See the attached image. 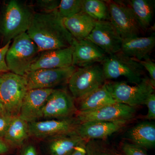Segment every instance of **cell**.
<instances>
[{"instance_id":"1","label":"cell","mask_w":155,"mask_h":155,"mask_svg":"<svg viewBox=\"0 0 155 155\" xmlns=\"http://www.w3.org/2000/svg\"><path fill=\"white\" fill-rule=\"evenodd\" d=\"M26 33L40 52L69 47L75 40L64 26L58 10L48 13L34 12Z\"/></svg>"},{"instance_id":"2","label":"cell","mask_w":155,"mask_h":155,"mask_svg":"<svg viewBox=\"0 0 155 155\" xmlns=\"http://www.w3.org/2000/svg\"><path fill=\"white\" fill-rule=\"evenodd\" d=\"M34 12L17 0H11L3 8L0 17V36L7 44L15 37L27 32Z\"/></svg>"},{"instance_id":"3","label":"cell","mask_w":155,"mask_h":155,"mask_svg":"<svg viewBox=\"0 0 155 155\" xmlns=\"http://www.w3.org/2000/svg\"><path fill=\"white\" fill-rule=\"evenodd\" d=\"M40 52L26 32L15 37L5 56L10 72L24 76Z\"/></svg>"},{"instance_id":"4","label":"cell","mask_w":155,"mask_h":155,"mask_svg":"<svg viewBox=\"0 0 155 155\" xmlns=\"http://www.w3.org/2000/svg\"><path fill=\"white\" fill-rule=\"evenodd\" d=\"M28 90L24 76L11 72L0 74V102L5 112L11 116H19Z\"/></svg>"},{"instance_id":"5","label":"cell","mask_w":155,"mask_h":155,"mask_svg":"<svg viewBox=\"0 0 155 155\" xmlns=\"http://www.w3.org/2000/svg\"><path fill=\"white\" fill-rule=\"evenodd\" d=\"M101 64L106 80L123 76L130 83L137 84L143 78L144 68L141 64L121 52L107 55Z\"/></svg>"},{"instance_id":"6","label":"cell","mask_w":155,"mask_h":155,"mask_svg":"<svg viewBox=\"0 0 155 155\" xmlns=\"http://www.w3.org/2000/svg\"><path fill=\"white\" fill-rule=\"evenodd\" d=\"M106 86L116 103L136 108L144 105L148 97L154 93L148 76L143 78L140 83L132 86L124 81L106 82Z\"/></svg>"},{"instance_id":"7","label":"cell","mask_w":155,"mask_h":155,"mask_svg":"<svg viewBox=\"0 0 155 155\" xmlns=\"http://www.w3.org/2000/svg\"><path fill=\"white\" fill-rule=\"evenodd\" d=\"M102 67L98 64L76 68L68 81L71 95L77 101L106 83Z\"/></svg>"},{"instance_id":"8","label":"cell","mask_w":155,"mask_h":155,"mask_svg":"<svg viewBox=\"0 0 155 155\" xmlns=\"http://www.w3.org/2000/svg\"><path fill=\"white\" fill-rule=\"evenodd\" d=\"M80 122L75 116L64 119L40 120L28 123L29 136L38 139L77 133Z\"/></svg>"},{"instance_id":"9","label":"cell","mask_w":155,"mask_h":155,"mask_svg":"<svg viewBox=\"0 0 155 155\" xmlns=\"http://www.w3.org/2000/svg\"><path fill=\"white\" fill-rule=\"evenodd\" d=\"M71 66L66 68L39 69L28 72L24 76L28 90L54 89L68 81L76 70Z\"/></svg>"},{"instance_id":"10","label":"cell","mask_w":155,"mask_h":155,"mask_svg":"<svg viewBox=\"0 0 155 155\" xmlns=\"http://www.w3.org/2000/svg\"><path fill=\"white\" fill-rule=\"evenodd\" d=\"M108 5L110 21L122 40L139 36L142 32L134 14L127 5L116 1Z\"/></svg>"},{"instance_id":"11","label":"cell","mask_w":155,"mask_h":155,"mask_svg":"<svg viewBox=\"0 0 155 155\" xmlns=\"http://www.w3.org/2000/svg\"><path fill=\"white\" fill-rule=\"evenodd\" d=\"M77 112L72 95L67 91L55 89L43 108L40 120L67 119L75 116Z\"/></svg>"},{"instance_id":"12","label":"cell","mask_w":155,"mask_h":155,"mask_svg":"<svg viewBox=\"0 0 155 155\" xmlns=\"http://www.w3.org/2000/svg\"><path fill=\"white\" fill-rule=\"evenodd\" d=\"M136 114V108L116 103L95 110L78 112L75 116L80 123L92 121L129 122L135 117Z\"/></svg>"},{"instance_id":"13","label":"cell","mask_w":155,"mask_h":155,"mask_svg":"<svg viewBox=\"0 0 155 155\" xmlns=\"http://www.w3.org/2000/svg\"><path fill=\"white\" fill-rule=\"evenodd\" d=\"M86 39L108 55L120 52L122 41V38L110 21H96Z\"/></svg>"},{"instance_id":"14","label":"cell","mask_w":155,"mask_h":155,"mask_svg":"<svg viewBox=\"0 0 155 155\" xmlns=\"http://www.w3.org/2000/svg\"><path fill=\"white\" fill-rule=\"evenodd\" d=\"M54 90H28L22 101L19 116L28 123L40 120L43 108Z\"/></svg>"},{"instance_id":"15","label":"cell","mask_w":155,"mask_h":155,"mask_svg":"<svg viewBox=\"0 0 155 155\" xmlns=\"http://www.w3.org/2000/svg\"><path fill=\"white\" fill-rule=\"evenodd\" d=\"M73 46L65 48L40 52L28 72L39 69L66 68L72 66Z\"/></svg>"},{"instance_id":"16","label":"cell","mask_w":155,"mask_h":155,"mask_svg":"<svg viewBox=\"0 0 155 155\" xmlns=\"http://www.w3.org/2000/svg\"><path fill=\"white\" fill-rule=\"evenodd\" d=\"M128 122L92 121L81 122L77 130L78 135L87 141L105 139L125 127Z\"/></svg>"},{"instance_id":"17","label":"cell","mask_w":155,"mask_h":155,"mask_svg":"<svg viewBox=\"0 0 155 155\" xmlns=\"http://www.w3.org/2000/svg\"><path fill=\"white\" fill-rule=\"evenodd\" d=\"M72 66L82 67L101 63L107 55L95 45L87 39L74 40Z\"/></svg>"},{"instance_id":"18","label":"cell","mask_w":155,"mask_h":155,"mask_svg":"<svg viewBox=\"0 0 155 155\" xmlns=\"http://www.w3.org/2000/svg\"><path fill=\"white\" fill-rule=\"evenodd\" d=\"M155 46L153 35L148 37H132L122 40L120 52L137 61H142L149 57Z\"/></svg>"},{"instance_id":"19","label":"cell","mask_w":155,"mask_h":155,"mask_svg":"<svg viewBox=\"0 0 155 155\" xmlns=\"http://www.w3.org/2000/svg\"><path fill=\"white\" fill-rule=\"evenodd\" d=\"M129 142L144 149L153 148L155 146V125L153 122H143L131 127L125 133Z\"/></svg>"},{"instance_id":"20","label":"cell","mask_w":155,"mask_h":155,"mask_svg":"<svg viewBox=\"0 0 155 155\" xmlns=\"http://www.w3.org/2000/svg\"><path fill=\"white\" fill-rule=\"evenodd\" d=\"M78 112L95 110L108 105L116 103L108 91L106 83L85 96L76 101Z\"/></svg>"},{"instance_id":"21","label":"cell","mask_w":155,"mask_h":155,"mask_svg":"<svg viewBox=\"0 0 155 155\" xmlns=\"http://www.w3.org/2000/svg\"><path fill=\"white\" fill-rule=\"evenodd\" d=\"M64 26L77 41L86 39L94 28L96 21L84 12L63 19Z\"/></svg>"},{"instance_id":"22","label":"cell","mask_w":155,"mask_h":155,"mask_svg":"<svg viewBox=\"0 0 155 155\" xmlns=\"http://www.w3.org/2000/svg\"><path fill=\"white\" fill-rule=\"evenodd\" d=\"M49 139L48 149L51 155H70L76 147L87 141L77 133L57 136Z\"/></svg>"},{"instance_id":"23","label":"cell","mask_w":155,"mask_h":155,"mask_svg":"<svg viewBox=\"0 0 155 155\" xmlns=\"http://www.w3.org/2000/svg\"><path fill=\"white\" fill-rule=\"evenodd\" d=\"M126 3L134 14L142 31H146L153 20L154 1L129 0L126 1Z\"/></svg>"},{"instance_id":"24","label":"cell","mask_w":155,"mask_h":155,"mask_svg":"<svg viewBox=\"0 0 155 155\" xmlns=\"http://www.w3.org/2000/svg\"><path fill=\"white\" fill-rule=\"evenodd\" d=\"M29 137L28 122L18 116L13 118L3 139L8 145L19 147Z\"/></svg>"},{"instance_id":"25","label":"cell","mask_w":155,"mask_h":155,"mask_svg":"<svg viewBox=\"0 0 155 155\" xmlns=\"http://www.w3.org/2000/svg\"><path fill=\"white\" fill-rule=\"evenodd\" d=\"M82 11L96 21H110L108 5L101 0H82Z\"/></svg>"},{"instance_id":"26","label":"cell","mask_w":155,"mask_h":155,"mask_svg":"<svg viewBox=\"0 0 155 155\" xmlns=\"http://www.w3.org/2000/svg\"><path fill=\"white\" fill-rule=\"evenodd\" d=\"M87 155H119L112 147L102 140H90L85 144Z\"/></svg>"},{"instance_id":"27","label":"cell","mask_w":155,"mask_h":155,"mask_svg":"<svg viewBox=\"0 0 155 155\" xmlns=\"http://www.w3.org/2000/svg\"><path fill=\"white\" fill-rule=\"evenodd\" d=\"M82 11V0H61L58 7L59 17L64 19L73 17Z\"/></svg>"},{"instance_id":"28","label":"cell","mask_w":155,"mask_h":155,"mask_svg":"<svg viewBox=\"0 0 155 155\" xmlns=\"http://www.w3.org/2000/svg\"><path fill=\"white\" fill-rule=\"evenodd\" d=\"M61 1L59 0H38L36 7L42 13H51L57 11Z\"/></svg>"},{"instance_id":"29","label":"cell","mask_w":155,"mask_h":155,"mask_svg":"<svg viewBox=\"0 0 155 155\" xmlns=\"http://www.w3.org/2000/svg\"><path fill=\"white\" fill-rule=\"evenodd\" d=\"M121 150L123 155H149L144 149L127 142L122 143Z\"/></svg>"},{"instance_id":"30","label":"cell","mask_w":155,"mask_h":155,"mask_svg":"<svg viewBox=\"0 0 155 155\" xmlns=\"http://www.w3.org/2000/svg\"><path fill=\"white\" fill-rule=\"evenodd\" d=\"M14 116L5 111L0 112V139H3Z\"/></svg>"},{"instance_id":"31","label":"cell","mask_w":155,"mask_h":155,"mask_svg":"<svg viewBox=\"0 0 155 155\" xmlns=\"http://www.w3.org/2000/svg\"><path fill=\"white\" fill-rule=\"evenodd\" d=\"M144 69H146L150 75L151 83L155 87V64L152 60L148 57L142 61H137Z\"/></svg>"},{"instance_id":"32","label":"cell","mask_w":155,"mask_h":155,"mask_svg":"<svg viewBox=\"0 0 155 155\" xmlns=\"http://www.w3.org/2000/svg\"><path fill=\"white\" fill-rule=\"evenodd\" d=\"M147 107L148 113L145 116V119L149 120L155 119V95L154 93L151 94L144 103Z\"/></svg>"},{"instance_id":"33","label":"cell","mask_w":155,"mask_h":155,"mask_svg":"<svg viewBox=\"0 0 155 155\" xmlns=\"http://www.w3.org/2000/svg\"><path fill=\"white\" fill-rule=\"evenodd\" d=\"M11 42V41L9 42L0 48V74L10 72L6 64L5 56Z\"/></svg>"},{"instance_id":"34","label":"cell","mask_w":155,"mask_h":155,"mask_svg":"<svg viewBox=\"0 0 155 155\" xmlns=\"http://www.w3.org/2000/svg\"><path fill=\"white\" fill-rule=\"evenodd\" d=\"M86 141L79 145L75 148L74 151L70 155H87L85 144Z\"/></svg>"},{"instance_id":"35","label":"cell","mask_w":155,"mask_h":155,"mask_svg":"<svg viewBox=\"0 0 155 155\" xmlns=\"http://www.w3.org/2000/svg\"><path fill=\"white\" fill-rule=\"evenodd\" d=\"M21 155H38V154L35 147L30 144L24 148Z\"/></svg>"},{"instance_id":"36","label":"cell","mask_w":155,"mask_h":155,"mask_svg":"<svg viewBox=\"0 0 155 155\" xmlns=\"http://www.w3.org/2000/svg\"><path fill=\"white\" fill-rule=\"evenodd\" d=\"M9 145L2 140V139H0V155L6 153L9 151Z\"/></svg>"},{"instance_id":"37","label":"cell","mask_w":155,"mask_h":155,"mask_svg":"<svg viewBox=\"0 0 155 155\" xmlns=\"http://www.w3.org/2000/svg\"><path fill=\"white\" fill-rule=\"evenodd\" d=\"M4 111H5L4 108H3V106L2 105L1 102H0V112H4Z\"/></svg>"}]
</instances>
